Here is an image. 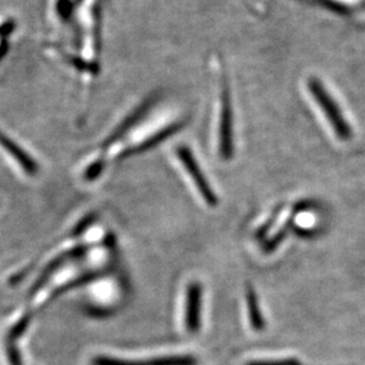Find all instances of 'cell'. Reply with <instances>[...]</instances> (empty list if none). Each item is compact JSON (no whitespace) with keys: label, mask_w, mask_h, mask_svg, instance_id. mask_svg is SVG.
I'll return each mask as SVG.
<instances>
[{"label":"cell","mask_w":365,"mask_h":365,"mask_svg":"<svg viewBox=\"0 0 365 365\" xmlns=\"http://www.w3.org/2000/svg\"><path fill=\"white\" fill-rule=\"evenodd\" d=\"M309 91L312 93L313 98L318 102L320 108L323 109L327 120L330 121L334 127V132L337 133L338 137L341 140H348L351 137V130L348 123L345 121L344 116L341 114L337 103L332 100L329 93L324 89L323 86L320 85L319 81L312 78L309 83Z\"/></svg>","instance_id":"1"},{"label":"cell","mask_w":365,"mask_h":365,"mask_svg":"<svg viewBox=\"0 0 365 365\" xmlns=\"http://www.w3.org/2000/svg\"><path fill=\"white\" fill-rule=\"evenodd\" d=\"M222 80L221 121H220V153L223 160H230L234 155V133H232V107L228 85Z\"/></svg>","instance_id":"2"},{"label":"cell","mask_w":365,"mask_h":365,"mask_svg":"<svg viewBox=\"0 0 365 365\" xmlns=\"http://www.w3.org/2000/svg\"><path fill=\"white\" fill-rule=\"evenodd\" d=\"M177 157L180 159L182 166L185 168L190 177L192 178L197 189L200 191V196L203 197L205 203L209 207H216L218 203L217 197L215 195V191L204 176L203 171L200 168V164L197 163L196 158L193 157V153L189 148L186 146H180L177 148Z\"/></svg>","instance_id":"3"},{"label":"cell","mask_w":365,"mask_h":365,"mask_svg":"<svg viewBox=\"0 0 365 365\" xmlns=\"http://www.w3.org/2000/svg\"><path fill=\"white\" fill-rule=\"evenodd\" d=\"M193 356H168L150 359H123L98 356L91 361V365H197Z\"/></svg>","instance_id":"4"},{"label":"cell","mask_w":365,"mask_h":365,"mask_svg":"<svg viewBox=\"0 0 365 365\" xmlns=\"http://www.w3.org/2000/svg\"><path fill=\"white\" fill-rule=\"evenodd\" d=\"M203 302V288L198 282H191L186 291L185 325L190 334L200 329V311Z\"/></svg>","instance_id":"5"},{"label":"cell","mask_w":365,"mask_h":365,"mask_svg":"<svg viewBox=\"0 0 365 365\" xmlns=\"http://www.w3.org/2000/svg\"><path fill=\"white\" fill-rule=\"evenodd\" d=\"M0 144L3 145L4 148H5V150H6L9 153L14 155V159H16L18 163H21V166H23L25 173L34 175V173L37 171L36 163L34 162L32 159H30V157H29L23 150L18 148L17 144H14V141L10 140L5 134L0 133Z\"/></svg>","instance_id":"6"},{"label":"cell","mask_w":365,"mask_h":365,"mask_svg":"<svg viewBox=\"0 0 365 365\" xmlns=\"http://www.w3.org/2000/svg\"><path fill=\"white\" fill-rule=\"evenodd\" d=\"M247 306L250 313V324L255 331H262L264 329V320L261 313L260 305L257 300V293L254 288L248 284L246 289Z\"/></svg>","instance_id":"7"},{"label":"cell","mask_w":365,"mask_h":365,"mask_svg":"<svg viewBox=\"0 0 365 365\" xmlns=\"http://www.w3.org/2000/svg\"><path fill=\"white\" fill-rule=\"evenodd\" d=\"M178 128H180V125H173V126L168 127L165 130H160L159 133L150 138L148 140L143 143L137 148H130L128 151L125 152L121 158H126V157H130V155H139V153H143V152L148 151L150 148H155V145H158L159 143H162V141L168 139L171 134L176 133Z\"/></svg>","instance_id":"8"},{"label":"cell","mask_w":365,"mask_h":365,"mask_svg":"<svg viewBox=\"0 0 365 365\" xmlns=\"http://www.w3.org/2000/svg\"><path fill=\"white\" fill-rule=\"evenodd\" d=\"M247 365H300L294 359H269V361H255Z\"/></svg>","instance_id":"9"},{"label":"cell","mask_w":365,"mask_h":365,"mask_svg":"<svg viewBox=\"0 0 365 365\" xmlns=\"http://www.w3.org/2000/svg\"><path fill=\"white\" fill-rule=\"evenodd\" d=\"M103 165H105V162H103V160H98V162L94 163V164L87 170V173H86L85 175L86 180H96V178L100 176V173H101L102 169H103Z\"/></svg>","instance_id":"10"},{"label":"cell","mask_w":365,"mask_h":365,"mask_svg":"<svg viewBox=\"0 0 365 365\" xmlns=\"http://www.w3.org/2000/svg\"><path fill=\"white\" fill-rule=\"evenodd\" d=\"M7 357H9L11 365H21V356L18 354L17 350L11 345L7 346Z\"/></svg>","instance_id":"11"}]
</instances>
